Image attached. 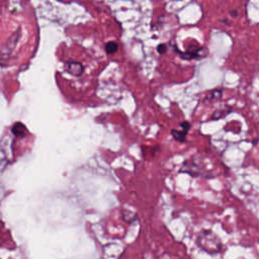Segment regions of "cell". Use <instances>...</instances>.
Segmentation results:
<instances>
[{
    "label": "cell",
    "instance_id": "6",
    "mask_svg": "<svg viewBox=\"0 0 259 259\" xmlns=\"http://www.w3.org/2000/svg\"><path fill=\"white\" fill-rule=\"evenodd\" d=\"M118 49V46L116 42H113V41H109L105 45V51L107 54H113L117 51Z\"/></svg>",
    "mask_w": 259,
    "mask_h": 259
},
{
    "label": "cell",
    "instance_id": "9",
    "mask_svg": "<svg viewBox=\"0 0 259 259\" xmlns=\"http://www.w3.org/2000/svg\"><path fill=\"white\" fill-rule=\"evenodd\" d=\"M231 14H232L234 17H236V15H237V12H236V11H232V12H231Z\"/></svg>",
    "mask_w": 259,
    "mask_h": 259
},
{
    "label": "cell",
    "instance_id": "1",
    "mask_svg": "<svg viewBox=\"0 0 259 259\" xmlns=\"http://www.w3.org/2000/svg\"><path fill=\"white\" fill-rule=\"evenodd\" d=\"M196 243L203 251L209 254H217L222 250V242L220 238L209 230L201 231Z\"/></svg>",
    "mask_w": 259,
    "mask_h": 259
},
{
    "label": "cell",
    "instance_id": "8",
    "mask_svg": "<svg viewBox=\"0 0 259 259\" xmlns=\"http://www.w3.org/2000/svg\"><path fill=\"white\" fill-rule=\"evenodd\" d=\"M158 52H159L160 54L165 53V52H166V46H165V45H159V46H158Z\"/></svg>",
    "mask_w": 259,
    "mask_h": 259
},
{
    "label": "cell",
    "instance_id": "7",
    "mask_svg": "<svg viewBox=\"0 0 259 259\" xmlns=\"http://www.w3.org/2000/svg\"><path fill=\"white\" fill-rule=\"evenodd\" d=\"M222 96V90H213L210 95H209V98L210 100H213V99H220Z\"/></svg>",
    "mask_w": 259,
    "mask_h": 259
},
{
    "label": "cell",
    "instance_id": "2",
    "mask_svg": "<svg viewBox=\"0 0 259 259\" xmlns=\"http://www.w3.org/2000/svg\"><path fill=\"white\" fill-rule=\"evenodd\" d=\"M11 133L17 138H23L27 135V128L23 123L15 122L11 127Z\"/></svg>",
    "mask_w": 259,
    "mask_h": 259
},
{
    "label": "cell",
    "instance_id": "5",
    "mask_svg": "<svg viewBox=\"0 0 259 259\" xmlns=\"http://www.w3.org/2000/svg\"><path fill=\"white\" fill-rule=\"evenodd\" d=\"M231 111H232V107H230V106H226V108H225V109H219V110L214 111V112H213V114H212V116H211V118H212V119H219V118H222V117L226 116L228 113H230Z\"/></svg>",
    "mask_w": 259,
    "mask_h": 259
},
{
    "label": "cell",
    "instance_id": "4",
    "mask_svg": "<svg viewBox=\"0 0 259 259\" xmlns=\"http://www.w3.org/2000/svg\"><path fill=\"white\" fill-rule=\"evenodd\" d=\"M172 136L173 138L177 141V142H180V143H183L185 141V138H186V135L188 132H185L184 130H172Z\"/></svg>",
    "mask_w": 259,
    "mask_h": 259
},
{
    "label": "cell",
    "instance_id": "3",
    "mask_svg": "<svg viewBox=\"0 0 259 259\" xmlns=\"http://www.w3.org/2000/svg\"><path fill=\"white\" fill-rule=\"evenodd\" d=\"M68 70L71 74L75 76H80L83 73V65L80 64L79 62H70L68 63Z\"/></svg>",
    "mask_w": 259,
    "mask_h": 259
}]
</instances>
